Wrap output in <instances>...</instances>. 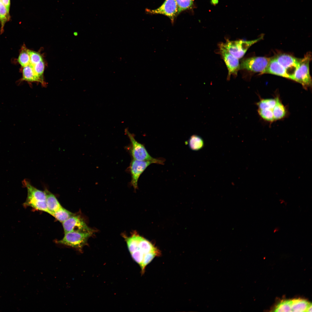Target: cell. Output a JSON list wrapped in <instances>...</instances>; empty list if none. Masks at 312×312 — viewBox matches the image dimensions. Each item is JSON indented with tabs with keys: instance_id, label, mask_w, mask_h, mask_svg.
<instances>
[{
	"instance_id": "1",
	"label": "cell",
	"mask_w": 312,
	"mask_h": 312,
	"mask_svg": "<svg viewBox=\"0 0 312 312\" xmlns=\"http://www.w3.org/2000/svg\"><path fill=\"white\" fill-rule=\"evenodd\" d=\"M24 183L27 190V198L24 203V206L30 207L36 210L50 214L46 203L45 192L36 189L26 180L24 181Z\"/></svg>"
},
{
	"instance_id": "2",
	"label": "cell",
	"mask_w": 312,
	"mask_h": 312,
	"mask_svg": "<svg viewBox=\"0 0 312 312\" xmlns=\"http://www.w3.org/2000/svg\"><path fill=\"white\" fill-rule=\"evenodd\" d=\"M311 53L308 52L301 58L299 66L295 71L292 80L300 83L305 89L311 88L312 79L310 74L309 64L311 60Z\"/></svg>"
},
{
	"instance_id": "3",
	"label": "cell",
	"mask_w": 312,
	"mask_h": 312,
	"mask_svg": "<svg viewBox=\"0 0 312 312\" xmlns=\"http://www.w3.org/2000/svg\"><path fill=\"white\" fill-rule=\"evenodd\" d=\"M125 132L131 143L130 152L133 159L139 161H151L154 164H164V160L153 158L148 153L144 146L138 142L135 139L133 135L127 129Z\"/></svg>"
},
{
	"instance_id": "4",
	"label": "cell",
	"mask_w": 312,
	"mask_h": 312,
	"mask_svg": "<svg viewBox=\"0 0 312 312\" xmlns=\"http://www.w3.org/2000/svg\"><path fill=\"white\" fill-rule=\"evenodd\" d=\"M92 232L73 231L65 233L63 238L57 242L81 251Z\"/></svg>"
},
{
	"instance_id": "5",
	"label": "cell",
	"mask_w": 312,
	"mask_h": 312,
	"mask_svg": "<svg viewBox=\"0 0 312 312\" xmlns=\"http://www.w3.org/2000/svg\"><path fill=\"white\" fill-rule=\"evenodd\" d=\"M263 36L255 40H230L227 39L225 43H222L223 46L233 56L239 59L245 55L252 45L263 39Z\"/></svg>"
},
{
	"instance_id": "6",
	"label": "cell",
	"mask_w": 312,
	"mask_h": 312,
	"mask_svg": "<svg viewBox=\"0 0 312 312\" xmlns=\"http://www.w3.org/2000/svg\"><path fill=\"white\" fill-rule=\"evenodd\" d=\"M271 58L254 57L242 60L239 70H244L262 74L267 68Z\"/></svg>"
},
{
	"instance_id": "7",
	"label": "cell",
	"mask_w": 312,
	"mask_h": 312,
	"mask_svg": "<svg viewBox=\"0 0 312 312\" xmlns=\"http://www.w3.org/2000/svg\"><path fill=\"white\" fill-rule=\"evenodd\" d=\"M146 11L149 14H161L168 17L172 24L178 16V8L176 0H165L162 5L157 8L154 10L146 9Z\"/></svg>"
},
{
	"instance_id": "8",
	"label": "cell",
	"mask_w": 312,
	"mask_h": 312,
	"mask_svg": "<svg viewBox=\"0 0 312 312\" xmlns=\"http://www.w3.org/2000/svg\"><path fill=\"white\" fill-rule=\"evenodd\" d=\"M275 58L277 62L285 69L292 80L294 75L298 68L301 59L286 54H281L276 55Z\"/></svg>"
},
{
	"instance_id": "9",
	"label": "cell",
	"mask_w": 312,
	"mask_h": 312,
	"mask_svg": "<svg viewBox=\"0 0 312 312\" xmlns=\"http://www.w3.org/2000/svg\"><path fill=\"white\" fill-rule=\"evenodd\" d=\"M218 47L220 53L228 69L227 79L229 80L231 75H237L239 70L240 64L239 59L232 55L224 47L222 43L219 44Z\"/></svg>"
},
{
	"instance_id": "10",
	"label": "cell",
	"mask_w": 312,
	"mask_h": 312,
	"mask_svg": "<svg viewBox=\"0 0 312 312\" xmlns=\"http://www.w3.org/2000/svg\"><path fill=\"white\" fill-rule=\"evenodd\" d=\"M64 233L77 231L93 232L79 216L75 214L62 223Z\"/></svg>"
},
{
	"instance_id": "11",
	"label": "cell",
	"mask_w": 312,
	"mask_h": 312,
	"mask_svg": "<svg viewBox=\"0 0 312 312\" xmlns=\"http://www.w3.org/2000/svg\"><path fill=\"white\" fill-rule=\"evenodd\" d=\"M152 164H153V162L149 161L132 160L130 166L131 179V183L135 190L138 187V181L140 177L146 168Z\"/></svg>"
},
{
	"instance_id": "12",
	"label": "cell",
	"mask_w": 312,
	"mask_h": 312,
	"mask_svg": "<svg viewBox=\"0 0 312 312\" xmlns=\"http://www.w3.org/2000/svg\"><path fill=\"white\" fill-rule=\"evenodd\" d=\"M270 74L289 79L285 68L276 61L275 57L271 59L262 74Z\"/></svg>"
},
{
	"instance_id": "13",
	"label": "cell",
	"mask_w": 312,
	"mask_h": 312,
	"mask_svg": "<svg viewBox=\"0 0 312 312\" xmlns=\"http://www.w3.org/2000/svg\"><path fill=\"white\" fill-rule=\"evenodd\" d=\"M22 76L20 82L26 81L29 83L36 82L40 83L44 86L46 83L44 81L38 77L35 73L32 66L29 65L22 68Z\"/></svg>"
},
{
	"instance_id": "14",
	"label": "cell",
	"mask_w": 312,
	"mask_h": 312,
	"mask_svg": "<svg viewBox=\"0 0 312 312\" xmlns=\"http://www.w3.org/2000/svg\"><path fill=\"white\" fill-rule=\"evenodd\" d=\"M290 312H311V303L304 299H296L289 300Z\"/></svg>"
},
{
	"instance_id": "15",
	"label": "cell",
	"mask_w": 312,
	"mask_h": 312,
	"mask_svg": "<svg viewBox=\"0 0 312 312\" xmlns=\"http://www.w3.org/2000/svg\"><path fill=\"white\" fill-rule=\"evenodd\" d=\"M137 250H140L144 255L151 252L156 253L159 256L161 254L159 249L148 241L140 235L139 236L138 247Z\"/></svg>"
},
{
	"instance_id": "16",
	"label": "cell",
	"mask_w": 312,
	"mask_h": 312,
	"mask_svg": "<svg viewBox=\"0 0 312 312\" xmlns=\"http://www.w3.org/2000/svg\"><path fill=\"white\" fill-rule=\"evenodd\" d=\"M46 195V203L47 209L51 215L62 206L55 196L47 190L44 191Z\"/></svg>"
},
{
	"instance_id": "17",
	"label": "cell",
	"mask_w": 312,
	"mask_h": 312,
	"mask_svg": "<svg viewBox=\"0 0 312 312\" xmlns=\"http://www.w3.org/2000/svg\"><path fill=\"white\" fill-rule=\"evenodd\" d=\"M273 113L274 121L282 119L287 114L286 109L278 96Z\"/></svg>"
},
{
	"instance_id": "18",
	"label": "cell",
	"mask_w": 312,
	"mask_h": 312,
	"mask_svg": "<svg viewBox=\"0 0 312 312\" xmlns=\"http://www.w3.org/2000/svg\"><path fill=\"white\" fill-rule=\"evenodd\" d=\"M277 99V96L274 98L261 99L257 103L258 107V109L267 110L273 113V109L276 102Z\"/></svg>"
},
{
	"instance_id": "19",
	"label": "cell",
	"mask_w": 312,
	"mask_h": 312,
	"mask_svg": "<svg viewBox=\"0 0 312 312\" xmlns=\"http://www.w3.org/2000/svg\"><path fill=\"white\" fill-rule=\"evenodd\" d=\"M28 49L24 44L21 47L17 61L22 68L30 64V56Z\"/></svg>"
},
{
	"instance_id": "20",
	"label": "cell",
	"mask_w": 312,
	"mask_h": 312,
	"mask_svg": "<svg viewBox=\"0 0 312 312\" xmlns=\"http://www.w3.org/2000/svg\"><path fill=\"white\" fill-rule=\"evenodd\" d=\"M75 214L62 207L52 215L56 220L62 223Z\"/></svg>"
},
{
	"instance_id": "21",
	"label": "cell",
	"mask_w": 312,
	"mask_h": 312,
	"mask_svg": "<svg viewBox=\"0 0 312 312\" xmlns=\"http://www.w3.org/2000/svg\"><path fill=\"white\" fill-rule=\"evenodd\" d=\"M188 144L191 150L196 151L203 148L204 143L203 140L201 137L194 135L190 137L188 141Z\"/></svg>"
},
{
	"instance_id": "22",
	"label": "cell",
	"mask_w": 312,
	"mask_h": 312,
	"mask_svg": "<svg viewBox=\"0 0 312 312\" xmlns=\"http://www.w3.org/2000/svg\"><path fill=\"white\" fill-rule=\"evenodd\" d=\"M9 12H8L4 5L0 0V22L1 23L0 34L3 33L5 23L10 19Z\"/></svg>"
},
{
	"instance_id": "23",
	"label": "cell",
	"mask_w": 312,
	"mask_h": 312,
	"mask_svg": "<svg viewBox=\"0 0 312 312\" xmlns=\"http://www.w3.org/2000/svg\"><path fill=\"white\" fill-rule=\"evenodd\" d=\"M178 8V15L181 12L192 7L194 0H176Z\"/></svg>"
},
{
	"instance_id": "24",
	"label": "cell",
	"mask_w": 312,
	"mask_h": 312,
	"mask_svg": "<svg viewBox=\"0 0 312 312\" xmlns=\"http://www.w3.org/2000/svg\"><path fill=\"white\" fill-rule=\"evenodd\" d=\"M159 255L154 252L149 253L144 255L142 264L140 266L141 268V273L143 274L145 272L146 266L155 257Z\"/></svg>"
},
{
	"instance_id": "25",
	"label": "cell",
	"mask_w": 312,
	"mask_h": 312,
	"mask_svg": "<svg viewBox=\"0 0 312 312\" xmlns=\"http://www.w3.org/2000/svg\"><path fill=\"white\" fill-rule=\"evenodd\" d=\"M30 56V65L33 66L43 60L41 54L38 52L28 49Z\"/></svg>"
},
{
	"instance_id": "26",
	"label": "cell",
	"mask_w": 312,
	"mask_h": 312,
	"mask_svg": "<svg viewBox=\"0 0 312 312\" xmlns=\"http://www.w3.org/2000/svg\"><path fill=\"white\" fill-rule=\"evenodd\" d=\"M32 66L35 74L41 79L44 81L43 75L45 64L43 60Z\"/></svg>"
},
{
	"instance_id": "27",
	"label": "cell",
	"mask_w": 312,
	"mask_h": 312,
	"mask_svg": "<svg viewBox=\"0 0 312 312\" xmlns=\"http://www.w3.org/2000/svg\"><path fill=\"white\" fill-rule=\"evenodd\" d=\"M130 254L133 259L140 266L144 258V254L139 250H137Z\"/></svg>"
},
{
	"instance_id": "28",
	"label": "cell",
	"mask_w": 312,
	"mask_h": 312,
	"mask_svg": "<svg viewBox=\"0 0 312 312\" xmlns=\"http://www.w3.org/2000/svg\"><path fill=\"white\" fill-rule=\"evenodd\" d=\"M1 1L5 6L8 12H9L10 5V0H1Z\"/></svg>"
},
{
	"instance_id": "29",
	"label": "cell",
	"mask_w": 312,
	"mask_h": 312,
	"mask_svg": "<svg viewBox=\"0 0 312 312\" xmlns=\"http://www.w3.org/2000/svg\"><path fill=\"white\" fill-rule=\"evenodd\" d=\"M218 2V0H211V2L213 4H217Z\"/></svg>"
},
{
	"instance_id": "30",
	"label": "cell",
	"mask_w": 312,
	"mask_h": 312,
	"mask_svg": "<svg viewBox=\"0 0 312 312\" xmlns=\"http://www.w3.org/2000/svg\"></svg>"
}]
</instances>
